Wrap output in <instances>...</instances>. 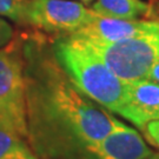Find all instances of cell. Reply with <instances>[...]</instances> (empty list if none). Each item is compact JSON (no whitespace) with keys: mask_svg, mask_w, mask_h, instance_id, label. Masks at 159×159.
<instances>
[{"mask_svg":"<svg viewBox=\"0 0 159 159\" xmlns=\"http://www.w3.org/2000/svg\"><path fill=\"white\" fill-rule=\"evenodd\" d=\"M27 142L39 159H84L120 123L70 79L41 35L23 38Z\"/></svg>","mask_w":159,"mask_h":159,"instance_id":"obj_1","label":"cell"},{"mask_svg":"<svg viewBox=\"0 0 159 159\" xmlns=\"http://www.w3.org/2000/svg\"><path fill=\"white\" fill-rule=\"evenodd\" d=\"M51 47L59 65L80 91L111 113L119 114L125 102L126 81L74 35H57Z\"/></svg>","mask_w":159,"mask_h":159,"instance_id":"obj_2","label":"cell"},{"mask_svg":"<svg viewBox=\"0 0 159 159\" xmlns=\"http://www.w3.org/2000/svg\"><path fill=\"white\" fill-rule=\"evenodd\" d=\"M81 40L124 81L148 79L150 70L159 59V30L113 43Z\"/></svg>","mask_w":159,"mask_h":159,"instance_id":"obj_3","label":"cell"},{"mask_svg":"<svg viewBox=\"0 0 159 159\" xmlns=\"http://www.w3.org/2000/svg\"><path fill=\"white\" fill-rule=\"evenodd\" d=\"M0 126L27 139L23 38L0 48Z\"/></svg>","mask_w":159,"mask_h":159,"instance_id":"obj_4","label":"cell"},{"mask_svg":"<svg viewBox=\"0 0 159 159\" xmlns=\"http://www.w3.org/2000/svg\"><path fill=\"white\" fill-rule=\"evenodd\" d=\"M100 17L74 0H30L24 24L45 33L71 34Z\"/></svg>","mask_w":159,"mask_h":159,"instance_id":"obj_5","label":"cell"},{"mask_svg":"<svg viewBox=\"0 0 159 159\" xmlns=\"http://www.w3.org/2000/svg\"><path fill=\"white\" fill-rule=\"evenodd\" d=\"M152 154L140 133L120 121L90 148L84 159H148Z\"/></svg>","mask_w":159,"mask_h":159,"instance_id":"obj_6","label":"cell"},{"mask_svg":"<svg viewBox=\"0 0 159 159\" xmlns=\"http://www.w3.org/2000/svg\"><path fill=\"white\" fill-rule=\"evenodd\" d=\"M118 116L142 130L159 119V84L148 79L126 81L125 102Z\"/></svg>","mask_w":159,"mask_h":159,"instance_id":"obj_7","label":"cell"},{"mask_svg":"<svg viewBox=\"0 0 159 159\" xmlns=\"http://www.w3.org/2000/svg\"><path fill=\"white\" fill-rule=\"evenodd\" d=\"M157 30H159L158 20H124L98 17L86 26L71 34L94 43H113L151 33Z\"/></svg>","mask_w":159,"mask_h":159,"instance_id":"obj_8","label":"cell"},{"mask_svg":"<svg viewBox=\"0 0 159 159\" xmlns=\"http://www.w3.org/2000/svg\"><path fill=\"white\" fill-rule=\"evenodd\" d=\"M90 8L100 17L124 20H136L151 12L142 0H94Z\"/></svg>","mask_w":159,"mask_h":159,"instance_id":"obj_9","label":"cell"},{"mask_svg":"<svg viewBox=\"0 0 159 159\" xmlns=\"http://www.w3.org/2000/svg\"><path fill=\"white\" fill-rule=\"evenodd\" d=\"M0 159H39L27 139L0 126Z\"/></svg>","mask_w":159,"mask_h":159,"instance_id":"obj_10","label":"cell"},{"mask_svg":"<svg viewBox=\"0 0 159 159\" xmlns=\"http://www.w3.org/2000/svg\"><path fill=\"white\" fill-rule=\"evenodd\" d=\"M30 0H0V17L24 24L25 12Z\"/></svg>","mask_w":159,"mask_h":159,"instance_id":"obj_11","label":"cell"},{"mask_svg":"<svg viewBox=\"0 0 159 159\" xmlns=\"http://www.w3.org/2000/svg\"><path fill=\"white\" fill-rule=\"evenodd\" d=\"M143 132L146 137L148 142L159 150V119L148 123L143 129Z\"/></svg>","mask_w":159,"mask_h":159,"instance_id":"obj_12","label":"cell"},{"mask_svg":"<svg viewBox=\"0 0 159 159\" xmlns=\"http://www.w3.org/2000/svg\"><path fill=\"white\" fill-rule=\"evenodd\" d=\"M14 38V31L12 25L2 17H0V48L8 45Z\"/></svg>","mask_w":159,"mask_h":159,"instance_id":"obj_13","label":"cell"},{"mask_svg":"<svg viewBox=\"0 0 159 159\" xmlns=\"http://www.w3.org/2000/svg\"><path fill=\"white\" fill-rule=\"evenodd\" d=\"M148 80H152V81H156L159 84V59L153 64V66L151 67L150 72H148Z\"/></svg>","mask_w":159,"mask_h":159,"instance_id":"obj_14","label":"cell"},{"mask_svg":"<svg viewBox=\"0 0 159 159\" xmlns=\"http://www.w3.org/2000/svg\"><path fill=\"white\" fill-rule=\"evenodd\" d=\"M148 159H159V153H156V154H152V156H150Z\"/></svg>","mask_w":159,"mask_h":159,"instance_id":"obj_15","label":"cell"},{"mask_svg":"<svg viewBox=\"0 0 159 159\" xmlns=\"http://www.w3.org/2000/svg\"><path fill=\"white\" fill-rule=\"evenodd\" d=\"M81 2H84V4H90L92 0H80Z\"/></svg>","mask_w":159,"mask_h":159,"instance_id":"obj_16","label":"cell"},{"mask_svg":"<svg viewBox=\"0 0 159 159\" xmlns=\"http://www.w3.org/2000/svg\"><path fill=\"white\" fill-rule=\"evenodd\" d=\"M158 8H159V6H158Z\"/></svg>","mask_w":159,"mask_h":159,"instance_id":"obj_17","label":"cell"}]
</instances>
